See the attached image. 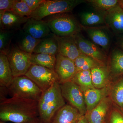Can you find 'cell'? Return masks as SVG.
I'll use <instances>...</instances> for the list:
<instances>
[{
  "mask_svg": "<svg viewBox=\"0 0 123 123\" xmlns=\"http://www.w3.org/2000/svg\"><path fill=\"white\" fill-rule=\"evenodd\" d=\"M0 120L4 123L40 122L38 102L17 97H1Z\"/></svg>",
  "mask_w": 123,
  "mask_h": 123,
  "instance_id": "6da1fadb",
  "label": "cell"
},
{
  "mask_svg": "<svg viewBox=\"0 0 123 123\" xmlns=\"http://www.w3.org/2000/svg\"><path fill=\"white\" fill-rule=\"evenodd\" d=\"M41 123H50L56 112L65 105L59 82H55L43 92L38 102Z\"/></svg>",
  "mask_w": 123,
  "mask_h": 123,
  "instance_id": "7a4b0ae2",
  "label": "cell"
},
{
  "mask_svg": "<svg viewBox=\"0 0 123 123\" xmlns=\"http://www.w3.org/2000/svg\"><path fill=\"white\" fill-rule=\"evenodd\" d=\"M53 34L60 37L73 36L82 30L80 23L69 13L57 14L45 18Z\"/></svg>",
  "mask_w": 123,
  "mask_h": 123,
  "instance_id": "3957f363",
  "label": "cell"
},
{
  "mask_svg": "<svg viewBox=\"0 0 123 123\" xmlns=\"http://www.w3.org/2000/svg\"><path fill=\"white\" fill-rule=\"evenodd\" d=\"M86 2L85 0H45L32 12L30 18L43 20L50 15L70 12L77 6Z\"/></svg>",
  "mask_w": 123,
  "mask_h": 123,
  "instance_id": "277c9868",
  "label": "cell"
},
{
  "mask_svg": "<svg viewBox=\"0 0 123 123\" xmlns=\"http://www.w3.org/2000/svg\"><path fill=\"white\" fill-rule=\"evenodd\" d=\"M8 89L11 97H17L38 102L43 91L30 79L25 75L14 77Z\"/></svg>",
  "mask_w": 123,
  "mask_h": 123,
  "instance_id": "5b68a950",
  "label": "cell"
},
{
  "mask_svg": "<svg viewBox=\"0 0 123 123\" xmlns=\"http://www.w3.org/2000/svg\"><path fill=\"white\" fill-rule=\"evenodd\" d=\"M25 76L28 77L43 92L51 87L59 80L55 70L43 66L31 65Z\"/></svg>",
  "mask_w": 123,
  "mask_h": 123,
  "instance_id": "8992f818",
  "label": "cell"
},
{
  "mask_svg": "<svg viewBox=\"0 0 123 123\" xmlns=\"http://www.w3.org/2000/svg\"><path fill=\"white\" fill-rule=\"evenodd\" d=\"M31 54L11 46L7 55L14 77L25 75L30 68Z\"/></svg>",
  "mask_w": 123,
  "mask_h": 123,
  "instance_id": "52a82bcc",
  "label": "cell"
},
{
  "mask_svg": "<svg viewBox=\"0 0 123 123\" xmlns=\"http://www.w3.org/2000/svg\"><path fill=\"white\" fill-rule=\"evenodd\" d=\"M60 85L64 98L76 108L82 115H85L87 111L84 93L80 86L72 81Z\"/></svg>",
  "mask_w": 123,
  "mask_h": 123,
  "instance_id": "ba28073f",
  "label": "cell"
},
{
  "mask_svg": "<svg viewBox=\"0 0 123 123\" xmlns=\"http://www.w3.org/2000/svg\"><path fill=\"white\" fill-rule=\"evenodd\" d=\"M77 46L82 54L92 57L102 64L107 65L106 52L93 42L86 39L79 33L73 36Z\"/></svg>",
  "mask_w": 123,
  "mask_h": 123,
  "instance_id": "9c48e42d",
  "label": "cell"
},
{
  "mask_svg": "<svg viewBox=\"0 0 123 123\" xmlns=\"http://www.w3.org/2000/svg\"><path fill=\"white\" fill-rule=\"evenodd\" d=\"M55 70L60 84L72 80L77 72L74 61L59 53L56 55Z\"/></svg>",
  "mask_w": 123,
  "mask_h": 123,
  "instance_id": "30bf717a",
  "label": "cell"
},
{
  "mask_svg": "<svg viewBox=\"0 0 123 123\" xmlns=\"http://www.w3.org/2000/svg\"><path fill=\"white\" fill-rule=\"evenodd\" d=\"M92 42L101 47L105 52H108L111 43V37L106 27H85L82 26Z\"/></svg>",
  "mask_w": 123,
  "mask_h": 123,
  "instance_id": "8fae6325",
  "label": "cell"
},
{
  "mask_svg": "<svg viewBox=\"0 0 123 123\" xmlns=\"http://www.w3.org/2000/svg\"><path fill=\"white\" fill-rule=\"evenodd\" d=\"M113 103L110 97H106L91 111L85 115L89 123H107Z\"/></svg>",
  "mask_w": 123,
  "mask_h": 123,
  "instance_id": "7c38bea8",
  "label": "cell"
},
{
  "mask_svg": "<svg viewBox=\"0 0 123 123\" xmlns=\"http://www.w3.org/2000/svg\"><path fill=\"white\" fill-rule=\"evenodd\" d=\"M22 30L36 39H41L50 35L51 32L47 23L43 20L29 18Z\"/></svg>",
  "mask_w": 123,
  "mask_h": 123,
  "instance_id": "4fadbf2b",
  "label": "cell"
},
{
  "mask_svg": "<svg viewBox=\"0 0 123 123\" xmlns=\"http://www.w3.org/2000/svg\"><path fill=\"white\" fill-rule=\"evenodd\" d=\"M58 45L59 53L74 61L82 54L73 36L60 37L55 35Z\"/></svg>",
  "mask_w": 123,
  "mask_h": 123,
  "instance_id": "5bb4252c",
  "label": "cell"
},
{
  "mask_svg": "<svg viewBox=\"0 0 123 123\" xmlns=\"http://www.w3.org/2000/svg\"><path fill=\"white\" fill-rule=\"evenodd\" d=\"M29 18L20 16L12 11L0 10V29L14 31L20 29Z\"/></svg>",
  "mask_w": 123,
  "mask_h": 123,
  "instance_id": "9a60e30c",
  "label": "cell"
},
{
  "mask_svg": "<svg viewBox=\"0 0 123 123\" xmlns=\"http://www.w3.org/2000/svg\"><path fill=\"white\" fill-rule=\"evenodd\" d=\"M106 25L119 36H123V8L119 4L107 12Z\"/></svg>",
  "mask_w": 123,
  "mask_h": 123,
  "instance_id": "2e32d148",
  "label": "cell"
},
{
  "mask_svg": "<svg viewBox=\"0 0 123 123\" xmlns=\"http://www.w3.org/2000/svg\"><path fill=\"white\" fill-rule=\"evenodd\" d=\"M110 86L111 85L102 89H91L84 92L87 111L86 113L91 111L105 98L108 96Z\"/></svg>",
  "mask_w": 123,
  "mask_h": 123,
  "instance_id": "e0dca14e",
  "label": "cell"
},
{
  "mask_svg": "<svg viewBox=\"0 0 123 123\" xmlns=\"http://www.w3.org/2000/svg\"><path fill=\"white\" fill-rule=\"evenodd\" d=\"M82 116L76 108L65 104L56 112L50 123H77Z\"/></svg>",
  "mask_w": 123,
  "mask_h": 123,
  "instance_id": "ac0fdd59",
  "label": "cell"
},
{
  "mask_svg": "<svg viewBox=\"0 0 123 123\" xmlns=\"http://www.w3.org/2000/svg\"><path fill=\"white\" fill-rule=\"evenodd\" d=\"M110 75L112 80L123 75V50L115 48L110 53L107 63Z\"/></svg>",
  "mask_w": 123,
  "mask_h": 123,
  "instance_id": "d6986e66",
  "label": "cell"
},
{
  "mask_svg": "<svg viewBox=\"0 0 123 123\" xmlns=\"http://www.w3.org/2000/svg\"><path fill=\"white\" fill-rule=\"evenodd\" d=\"M92 84L96 89H102L110 86L112 79L107 65L100 66L91 70Z\"/></svg>",
  "mask_w": 123,
  "mask_h": 123,
  "instance_id": "ffe728a7",
  "label": "cell"
},
{
  "mask_svg": "<svg viewBox=\"0 0 123 123\" xmlns=\"http://www.w3.org/2000/svg\"><path fill=\"white\" fill-rule=\"evenodd\" d=\"M106 13L95 10L82 12L80 15V24L82 26L90 27L106 24Z\"/></svg>",
  "mask_w": 123,
  "mask_h": 123,
  "instance_id": "44dd1931",
  "label": "cell"
},
{
  "mask_svg": "<svg viewBox=\"0 0 123 123\" xmlns=\"http://www.w3.org/2000/svg\"><path fill=\"white\" fill-rule=\"evenodd\" d=\"M108 97L113 103L123 110V75L112 80Z\"/></svg>",
  "mask_w": 123,
  "mask_h": 123,
  "instance_id": "7402d4cb",
  "label": "cell"
},
{
  "mask_svg": "<svg viewBox=\"0 0 123 123\" xmlns=\"http://www.w3.org/2000/svg\"><path fill=\"white\" fill-rule=\"evenodd\" d=\"M14 78L12 69L7 55H0V86L8 88Z\"/></svg>",
  "mask_w": 123,
  "mask_h": 123,
  "instance_id": "603a6c76",
  "label": "cell"
},
{
  "mask_svg": "<svg viewBox=\"0 0 123 123\" xmlns=\"http://www.w3.org/2000/svg\"><path fill=\"white\" fill-rule=\"evenodd\" d=\"M33 53H43L56 56L59 53L58 45L55 35L42 39L36 47Z\"/></svg>",
  "mask_w": 123,
  "mask_h": 123,
  "instance_id": "cb8c5ba5",
  "label": "cell"
},
{
  "mask_svg": "<svg viewBox=\"0 0 123 123\" xmlns=\"http://www.w3.org/2000/svg\"><path fill=\"white\" fill-rule=\"evenodd\" d=\"M42 40L35 38L22 29L18 38L17 46L24 51L32 54L36 47Z\"/></svg>",
  "mask_w": 123,
  "mask_h": 123,
  "instance_id": "d4e9b609",
  "label": "cell"
},
{
  "mask_svg": "<svg viewBox=\"0 0 123 123\" xmlns=\"http://www.w3.org/2000/svg\"><path fill=\"white\" fill-rule=\"evenodd\" d=\"M56 56L46 53H33L31 62L32 65H36L55 70Z\"/></svg>",
  "mask_w": 123,
  "mask_h": 123,
  "instance_id": "484cf974",
  "label": "cell"
},
{
  "mask_svg": "<svg viewBox=\"0 0 123 123\" xmlns=\"http://www.w3.org/2000/svg\"><path fill=\"white\" fill-rule=\"evenodd\" d=\"M71 81L79 86L84 92L95 88L92 84L91 70L77 72Z\"/></svg>",
  "mask_w": 123,
  "mask_h": 123,
  "instance_id": "4316f807",
  "label": "cell"
},
{
  "mask_svg": "<svg viewBox=\"0 0 123 123\" xmlns=\"http://www.w3.org/2000/svg\"><path fill=\"white\" fill-rule=\"evenodd\" d=\"M77 72L82 70H91L102 64L92 57L82 53L74 61Z\"/></svg>",
  "mask_w": 123,
  "mask_h": 123,
  "instance_id": "83f0119b",
  "label": "cell"
},
{
  "mask_svg": "<svg viewBox=\"0 0 123 123\" xmlns=\"http://www.w3.org/2000/svg\"><path fill=\"white\" fill-rule=\"evenodd\" d=\"M95 11L106 13L120 4L118 0H87Z\"/></svg>",
  "mask_w": 123,
  "mask_h": 123,
  "instance_id": "f1b7e54d",
  "label": "cell"
},
{
  "mask_svg": "<svg viewBox=\"0 0 123 123\" xmlns=\"http://www.w3.org/2000/svg\"><path fill=\"white\" fill-rule=\"evenodd\" d=\"M13 35V31L0 29V55H7L11 47L10 44Z\"/></svg>",
  "mask_w": 123,
  "mask_h": 123,
  "instance_id": "f546056e",
  "label": "cell"
},
{
  "mask_svg": "<svg viewBox=\"0 0 123 123\" xmlns=\"http://www.w3.org/2000/svg\"><path fill=\"white\" fill-rule=\"evenodd\" d=\"M12 11L22 17L30 18L32 11L24 0H15Z\"/></svg>",
  "mask_w": 123,
  "mask_h": 123,
  "instance_id": "4dcf8cb0",
  "label": "cell"
},
{
  "mask_svg": "<svg viewBox=\"0 0 123 123\" xmlns=\"http://www.w3.org/2000/svg\"><path fill=\"white\" fill-rule=\"evenodd\" d=\"M107 123H123V110L114 103Z\"/></svg>",
  "mask_w": 123,
  "mask_h": 123,
  "instance_id": "1f68e13d",
  "label": "cell"
},
{
  "mask_svg": "<svg viewBox=\"0 0 123 123\" xmlns=\"http://www.w3.org/2000/svg\"><path fill=\"white\" fill-rule=\"evenodd\" d=\"M15 0H0V10L12 11Z\"/></svg>",
  "mask_w": 123,
  "mask_h": 123,
  "instance_id": "d6a6232c",
  "label": "cell"
},
{
  "mask_svg": "<svg viewBox=\"0 0 123 123\" xmlns=\"http://www.w3.org/2000/svg\"><path fill=\"white\" fill-rule=\"evenodd\" d=\"M33 12L39 7L45 0H24Z\"/></svg>",
  "mask_w": 123,
  "mask_h": 123,
  "instance_id": "836d02e7",
  "label": "cell"
},
{
  "mask_svg": "<svg viewBox=\"0 0 123 123\" xmlns=\"http://www.w3.org/2000/svg\"><path fill=\"white\" fill-rule=\"evenodd\" d=\"M117 44L119 47L123 50V36H119L117 40Z\"/></svg>",
  "mask_w": 123,
  "mask_h": 123,
  "instance_id": "e575fe53",
  "label": "cell"
},
{
  "mask_svg": "<svg viewBox=\"0 0 123 123\" xmlns=\"http://www.w3.org/2000/svg\"><path fill=\"white\" fill-rule=\"evenodd\" d=\"M77 123H89L85 115L82 116Z\"/></svg>",
  "mask_w": 123,
  "mask_h": 123,
  "instance_id": "d590c367",
  "label": "cell"
},
{
  "mask_svg": "<svg viewBox=\"0 0 123 123\" xmlns=\"http://www.w3.org/2000/svg\"><path fill=\"white\" fill-rule=\"evenodd\" d=\"M120 4L121 5V6L123 8V0H120Z\"/></svg>",
  "mask_w": 123,
  "mask_h": 123,
  "instance_id": "8d00e7d4",
  "label": "cell"
},
{
  "mask_svg": "<svg viewBox=\"0 0 123 123\" xmlns=\"http://www.w3.org/2000/svg\"><path fill=\"white\" fill-rule=\"evenodd\" d=\"M0 123H4V122H1V121H0ZM40 123V122H38V123Z\"/></svg>",
  "mask_w": 123,
  "mask_h": 123,
  "instance_id": "74e56055",
  "label": "cell"
}]
</instances>
